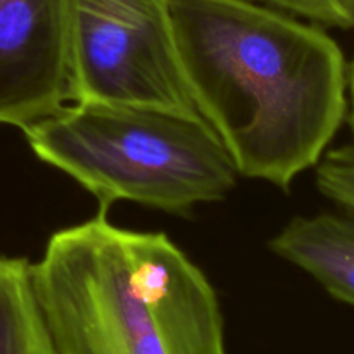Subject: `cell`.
<instances>
[{
	"instance_id": "1",
	"label": "cell",
	"mask_w": 354,
	"mask_h": 354,
	"mask_svg": "<svg viewBox=\"0 0 354 354\" xmlns=\"http://www.w3.org/2000/svg\"><path fill=\"white\" fill-rule=\"evenodd\" d=\"M183 78L237 173L289 190L348 118L337 41L252 0H166Z\"/></svg>"
},
{
	"instance_id": "2",
	"label": "cell",
	"mask_w": 354,
	"mask_h": 354,
	"mask_svg": "<svg viewBox=\"0 0 354 354\" xmlns=\"http://www.w3.org/2000/svg\"><path fill=\"white\" fill-rule=\"evenodd\" d=\"M31 275L57 354H227L216 292L168 235L99 211L52 234Z\"/></svg>"
},
{
	"instance_id": "3",
	"label": "cell",
	"mask_w": 354,
	"mask_h": 354,
	"mask_svg": "<svg viewBox=\"0 0 354 354\" xmlns=\"http://www.w3.org/2000/svg\"><path fill=\"white\" fill-rule=\"evenodd\" d=\"M40 161L92 194L173 214L225 199L237 168L203 116L102 102L66 104L23 128Z\"/></svg>"
},
{
	"instance_id": "4",
	"label": "cell",
	"mask_w": 354,
	"mask_h": 354,
	"mask_svg": "<svg viewBox=\"0 0 354 354\" xmlns=\"http://www.w3.org/2000/svg\"><path fill=\"white\" fill-rule=\"evenodd\" d=\"M68 55L71 102L199 114L166 0H68Z\"/></svg>"
},
{
	"instance_id": "5",
	"label": "cell",
	"mask_w": 354,
	"mask_h": 354,
	"mask_svg": "<svg viewBox=\"0 0 354 354\" xmlns=\"http://www.w3.org/2000/svg\"><path fill=\"white\" fill-rule=\"evenodd\" d=\"M68 102V0H0V124L23 130Z\"/></svg>"
},
{
	"instance_id": "6",
	"label": "cell",
	"mask_w": 354,
	"mask_h": 354,
	"mask_svg": "<svg viewBox=\"0 0 354 354\" xmlns=\"http://www.w3.org/2000/svg\"><path fill=\"white\" fill-rule=\"evenodd\" d=\"M270 249L354 308V214L341 211L292 218L270 241Z\"/></svg>"
},
{
	"instance_id": "7",
	"label": "cell",
	"mask_w": 354,
	"mask_h": 354,
	"mask_svg": "<svg viewBox=\"0 0 354 354\" xmlns=\"http://www.w3.org/2000/svg\"><path fill=\"white\" fill-rule=\"evenodd\" d=\"M0 354H57L24 258L0 256Z\"/></svg>"
},
{
	"instance_id": "8",
	"label": "cell",
	"mask_w": 354,
	"mask_h": 354,
	"mask_svg": "<svg viewBox=\"0 0 354 354\" xmlns=\"http://www.w3.org/2000/svg\"><path fill=\"white\" fill-rule=\"evenodd\" d=\"M315 176L322 196L354 214V142L325 152L315 166Z\"/></svg>"
},
{
	"instance_id": "9",
	"label": "cell",
	"mask_w": 354,
	"mask_h": 354,
	"mask_svg": "<svg viewBox=\"0 0 354 354\" xmlns=\"http://www.w3.org/2000/svg\"><path fill=\"white\" fill-rule=\"evenodd\" d=\"M322 26L354 30V0H258Z\"/></svg>"
},
{
	"instance_id": "10",
	"label": "cell",
	"mask_w": 354,
	"mask_h": 354,
	"mask_svg": "<svg viewBox=\"0 0 354 354\" xmlns=\"http://www.w3.org/2000/svg\"><path fill=\"white\" fill-rule=\"evenodd\" d=\"M348 120L354 131V59L348 68Z\"/></svg>"
}]
</instances>
